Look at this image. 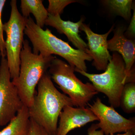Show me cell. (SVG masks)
Listing matches in <instances>:
<instances>
[{
	"label": "cell",
	"mask_w": 135,
	"mask_h": 135,
	"mask_svg": "<svg viewBox=\"0 0 135 135\" xmlns=\"http://www.w3.org/2000/svg\"><path fill=\"white\" fill-rule=\"evenodd\" d=\"M32 105L29 108L30 118L49 135H56L60 113L66 106H73L71 99L56 88L47 72L38 83Z\"/></svg>",
	"instance_id": "1"
},
{
	"label": "cell",
	"mask_w": 135,
	"mask_h": 135,
	"mask_svg": "<svg viewBox=\"0 0 135 135\" xmlns=\"http://www.w3.org/2000/svg\"><path fill=\"white\" fill-rule=\"evenodd\" d=\"M24 34L33 46V53L44 57L57 55L65 59L75 69L87 72L86 61L92 57L84 51L73 48L68 42L59 38L48 28L44 30L36 25L29 17L27 19Z\"/></svg>",
	"instance_id": "2"
},
{
	"label": "cell",
	"mask_w": 135,
	"mask_h": 135,
	"mask_svg": "<svg viewBox=\"0 0 135 135\" xmlns=\"http://www.w3.org/2000/svg\"><path fill=\"white\" fill-rule=\"evenodd\" d=\"M55 57L53 55L44 57L40 54H34L29 41L27 40L24 41L20 54L19 76L12 81L16 87L25 106L29 108L32 105L36 93V87Z\"/></svg>",
	"instance_id": "3"
},
{
	"label": "cell",
	"mask_w": 135,
	"mask_h": 135,
	"mask_svg": "<svg viewBox=\"0 0 135 135\" xmlns=\"http://www.w3.org/2000/svg\"><path fill=\"white\" fill-rule=\"evenodd\" d=\"M75 71L88 79L98 92L107 97L111 106L114 109L120 107L121 95L125 85L135 82L134 68L128 72L123 59L116 52L112 56L103 73L90 74L75 68Z\"/></svg>",
	"instance_id": "4"
},
{
	"label": "cell",
	"mask_w": 135,
	"mask_h": 135,
	"mask_svg": "<svg viewBox=\"0 0 135 135\" xmlns=\"http://www.w3.org/2000/svg\"><path fill=\"white\" fill-rule=\"evenodd\" d=\"M75 68L56 57L49 68L51 79L71 99L74 106L86 107L89 102L98 92L93 84L83 83L74 74Z\"/></svg>",
	"instance_id": "5"
},
{
	"label": "cell",
	"mask_w": 135,
	"mask_h": 135,
	"mask_svg": "<svg viewBox=\"0 0 135 135\" xmlns=\"http://www.w3.org/2000/svg\"><path fill=\"white\" fill-rule=\"evenodd\" d=\"M11 13L9 19L3 24V31L6 33L5 41L7 60L11 79H16L19 75L20 54L23 48L25 29L28 18H25L18 11L17 1L10 2Z\"/></svg>",
	"instance_id": "6"
},
{
	"label": "cell",
	"mask_w": 135,
	"mask_h": 135,
	"mask_svg": "<svg viewBox=\"0 0 135 135\" xmlns=\"http://www.w3.org/2000/svg\"><path fill=\"white\" fill-rule=\"evenodd\" d=\"M11 79L7 59L2 57L0 64V126L9 123L24 105Z\"/></svg>",
	"instance_id": "7"
},
{
	"label": "cell",
	"mask_w": 135,
	"mask_h": 135,
	"mask_svg": "<svg viewBox=\"0 0 135 135\" xmlns=\"http://www.w3.org/2000/svg\"><path fill=\"white\" fill-rule=\"evenodd\" d=\"M89 109L97 117L99 122L97 123L98 128L101 129L105 135L115 133L135 131V118L127 119L119 114L112 106L106 105L97 98Z\"/></svg>",
	"instance_id": "8"
},
{
	"label": "cell",
	"mask_w": 135,
	"mask_h": 135,
	"mask_svg": "<svg viewBox=\"0 0 135 135\" xmlns=\"http://www.w3.org/2000/svg\"><path fill=\"white\" fill-rule=\"evenodd\" d=\"M112 26L107 32L103 34L94 33L89 26L84 23L81 25L80 30L86 34L88 40L89 54L93 60L92 65L97 70L104 71L106 70L112 56L107 48V38L114 30Z\"/></svg>",
	"instance_id": "9"
},
{
	"label": "cell",
	"mask_w": 135,
	"mask_h": 135,
	"mask_svg": "<svg viewBox=\"0 0 135 135\" xmlns=\"http://www.w3.org/2000/svg\"><path fill=\"white\" fill-rule=\"evenodd\" d=\"M56 135H67L71 131L81 127L90 122L99 120L90 110L86 107H75L67 105L63 108Z\"/></svg>",
	"instance_id": "10"
},
{
	"label": "cell",
	"mask_w": 135,
	"mask_h": 135,
	"mask_svg": "<svg viewBox=\"0 0 135 135\" xmlns=\"http://www.w3.org/2000/svg\"><path fill=\"white\" fill-rule=\"evenodd\" d=\"M84 21L83 18L75 23L69 20L64 21L59 15L53 16L49 14L45 25L55 28L59 33L64 34L77 49L89 54L88 45L79 34L80 27Z\"/></svg>",
	"instance_id": "11"
},
{
	"label": "cell",
	"mask_w": 135,
	"mask_h": 135,
	"mask_svg": "<svg viewBox=\"0 0 135 135\" xmlns=\"http://www.w3.org/2000/svg\"><path fill=\"white\" fill-rule=\"evenodd\" d=\"M126 28L119 26L114 30V36L107 41V48L111 51L118 52L123 59L126 70L129 72L135 60V42L134 40L127 38L124 35Z\"/></svg>",
	"instance_id": "12"
},
{
	"label": "cell",
	"mask_w": 135,
	"mask_h": 135,
	"mask_svg": "<svg viewBox=\"0 0 135 135\" xmlns=\"http://www.w3.org/2000/svg\"><path fill=\"white\" fill-rule=\"evenodd\" d=\"M29 108L24 105L7 126L0 131V135H30Z\"/></svg>",
	"instance_id": "13"
},
{
	"label": "cell",
	"mask_w": 135,
	"mask_h": 135,
	"mask_svg": "<svg viewBox=\"0 0 135 135\" xmlns=\"http://www.w3.org/2000/svg\"><path fill=\"white\" fill-rule=\"evenodd\" d=\"M42 2V0H22L20 6L22 16L28 18L30 14H32L36 20L35 23L41 28L45 25L49 15Z\"/></svg>",
	"instance_id": "14"
},
{
	"label": "cell",
	"mask_w": 135,
	"mask_h": 135,
	"mask_svg": "<svg viewBox=\"0 0 135 135\" xmlns=\"http://www.w3.org/2000/svg\"><path fill=\"white\" fill-rule=\"evenodd\" d=\"M103 2L113 12L126 20H129L131 18L133 6L132 0H105Z\"/></svg>",
	"instance_id": "15"
},
{
	"label": "cell",
	"mask_w": 135,
	"mask_h": 135,
	"mask_svg": "<svg viewBox=\"0 0 135 135\" xmlns=\"http://www.w3.org/2000/svg\"><path fill=\"white\" fill-rule=\"evenodd\" d=\"M120 107L126 113L135 112V82H130L124 86L120 99Z\"/></svg>",
	"instance_id": "16"
},
{
	"label": "cell",
	"mask_w": 135,
	"mask_h": 135,
	"mask_svg": "<svg viewBox=\"0 0 135 135\" xmlns=\"http://www.w3.org/2000/svg\"><path fill=\"white\" fill-rule=\"evenodd\" d=\"M47 11L49 15L53 16L60 15L63 13L65 7L73 3L80 2L76 0H49Z\"/></svg>",
	"instance_id": "17"
},
{
	"label": "cell",
	"mask_w": 135,
	"mask_h": 135,
	"mask_svg": "<svg viewBox=\"0 0 135 135\" xmlns=\"http://www.w3.org/2000/svg\"><path fill=\"white\" fill-rule=\"evenodd\" d=\"M6 1L5 0H0V56L1 57H5L6 51L5 50V40L3 38V24L2 19V15L3 9Z\"/></svg>",
	"instance_id": "18"
},
{
	"label": "cell",
	"mask_w": 135,
	"mask_h": 135,
	"mask_svg": "<svg viewBox=\"0 0 135 135\" xmlns=\"http://www.w3.org/2000/svg\"><path fill=\"white\" fill-rule=\"evenodd\" d=\"M133 16L131 17V20L129 26L128 27L127 30L125 32L124 35L127 38L131 40L134 38L135 36V5H133Z\"/></svg>",
	"instance_id": "19"
},
{
	"label": "cell",
	"mask_w": 135,
	"mask_h": 135,
	"mask_svg": "<svg viewBox=\"0 0 135 135\" xmlns=\"http://www.w3.org/2000/svg\"><path fill=\"white\" fill-rule=\"evenodd\" d=\"M30 135H49L44 129L30 118Z\"/></svg>",
	"instance_id": "20"
},
{
	"label": "cell",
	"mask_w": 135,
	"mask_h": 135,
	"mask_svg": "<svg viewBox=\"0 0 135 135\" xmlns=\"http://www.w3.org/2000/svg\"><path fill=\"white\" fill-rule=\"evenodd\" d=\"M98 128L96 124H93L88 129V135H104V132L102 130H97Z\"/></svg>",
	"instance_id": "21"
},
{
	"label": "cell",
	"mask_w": 135,
	"mask_h": 135,
	"mask_svg": "<svg viewBox=\"0 0 135 135\" xmlns=\"http://www.w3.org/2000/svg\"><path fill=\"white\" fill-rule=\"evenodd\" d=\"M111 135H135V133L134 132H133V131H127V132H125L124 134H112Z\"/></svg>",
	"instance_id": "22"
}]
</instances>
